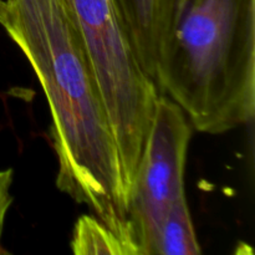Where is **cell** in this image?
Instances as JSON below:
<instances>
[{
  "label": "cell",
  "mask_w": 255,
  "mask_h": 255,
  "mask_svg": "<svg viewBox=\"0 0 255 255\" xmlns=\"http://www.w3.org/2000/svg\"><path fill=\"white\" fill-rule=\"evenodd\" d=\"M154 84L202 133L251 125L255 0H157Z\"/></svg>",
  "instance_id": "obj_2"
},
{
  "label": "cell",
  "mask_w": 255,
  "mask_h": 255,
  "mask_svg": "<svg viewBox=\"0 0 255 255\" xmlns=\"http://www.w3.org/2000/svg\"><path fill=\"white\" fill-rule=\"evenodd\" d=\"M132 182L156 109L158 89L137 60L115 0H62Z\"/></svg>",
  "instance_id": "obj_3"
},
{
  "label": "cell",
  "mask_w": 255,
  "mask_h": 255,
  "mask_svg": "<svg viewBox=\"0 0 255 255\" xmlns=\"http://www.w3.org/2000/svg\"><path fill=\"white\" fill-rule=\"evenodd\" d=\"M0 25L31 65L51 114L56 187L131 248L129 191L94 76L62 0H1Z\"/></svg>",
  "instance_id": "obj_1"
},
{
  "label": "cell",
  "mask_w": 255,
  "mask_h": 255,
  "mask_svg": "<svg viewBox=\"0 0 255 255\" xmlns=\"http://www.w3.org/2000/svg\"><path fill=\"white\" fill-rule=\"evenodd\" d=\"M11 184H12V169H0V255L6 254V251L2 248L1 239L4 233L5 219L6 214L11 207L12 198L11 196Z\"/></svg>",
  "instance_id": "obj_8"
},
{
  "label": "cell",
  "mask_w": 255,
  "mask_h": 255,
  "mask_svg": "<svg viewBox=\"0 0 255 255\" xmlns=\"http://www.w3.org/2000/svg\"><path fill=\"white\" fill-rule=\"evenodd\" d=\"M191 136L192 126L183 110L159 95L129 192L128 226L137 255H152L169 207L186 194Z\"/></svg>",
  "instance_id": "obj_4"
},
{
  "label": "cell",
  "mask_w": 255,
  "mask_h": 255,
  "mask_svg": "<svg viewBox=\"0 0 255 255\" xmlns=\"http://www.w3.org/2000/svg\"><path fill=\"white\" fill-rule=\"evenodd\" d=\"M137 60L154 81V15L157 0H115Z\"/></svg>",
  "instance_id": "obj_5"
},
{
  "label": "cell",
  "mask_w": 255,
  "mask_h": 255,
  "mask_svg": "<svg viewBox=\"0 0 255 255\" xmlns=\"http://www.w3.org/2000/svg\"><path fill=\"white\" fill-rule=\"evenodd\" d=\"M71 249L77 255H133L131 248L95 216H82L76 222Z\"/></svg>",
  "instance_id": "obj_7"
},
{
  "label": "cell",
  "mask_w": 255,
  "mask_h": 255,
  "mask_svg": "<svg viewBox=\"0 0 255 255\" xmlns=\"http://www.w3.org/2000/svg\"><path fill=\"white\" fill-rule=\"evenodd\" d=\"M197 239L186 194L178 197L169 207L159 228L152 255H199Z\"/></svg>",
  "instance_id": "obj_6"
},
{
  "label": "cell",
  "mask_w": 255,
  "mask_h": 255,
  "mask_svg": "<svg viewBox=\"0 0 255 255\" xmlns=\"http://www.w3.org/2000/svg\"><path fill=\"white\" fill-rule=\"evenodd\" d=\"M0 1H1V0H0Z\"/></svg>",
  "instance_id": "obj_9"
}]
</instances>
